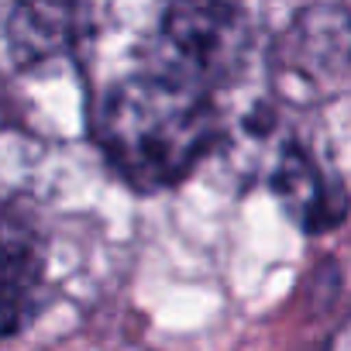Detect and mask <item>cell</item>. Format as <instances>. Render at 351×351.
I'll list each match as a JSON object with an SVG mask.
<instances>
[{
  "label": "cell",
  "mask_w": 351,
  "mask_h": 351,
  "mask_svg": "<svg viewBox=\"0 0 351 351\" xmlns=\"http://www.w3.org/2000/svg\"><path fill=\"white\" fill-rule=\"evenodd\" d=\"M279 59L300 80L341 76L351 66V14L341 4H310L289 25Z\"/></svg>",
  "instance_id": "obj_4"
},
{
  "label": "cell",
  "mask_w": 351,
  "mask_h": 351,
  "mask_svg": "<svg viewBox=\"0 0 351 351\" xmlns=\"http://www.w3.org/2000/svg\"><path fill=\"white\" fill-rule=\"evenodd\" d=\"M42 252L21 217L0 207V337L18 334L38 300Z\"/></svg>",
  "instance_id": "obj_6"
},
{
  "label": "cell",
  "mask_w": 351,
  "mask_h": 351,
  "mask_svg": "<svg viewBox=\"0 0 351 351\" xmlns=\"http://www.w3.org/2000/svg\"><path fill=\"white\" fill-rule=\"evenodd\" d=\"M162 35L204 80L231 76L248 52V25L231 0H172Z\"/></svg>",
  "instance_id": "obj_2"
},
{
  "label": "cell",
  "mask_w": 351,
  "mask_h": 351,
  "mask_svg": "<svg viewBox=\"0 0 351 351\" xmlns=\"http://www.w3.org/2000/svg\"><path fill=\"white\" fill-rule=\"evenodd\" d=\"M76 0H18L8 14V52L18 69H38L76 45Z\"/></svg>",
  "instance_id": "obj_5"
},
{
  "label": "cell",
  "mask_w": 351,
  "mask_h": 351,
  "mask_svg": "<svg viewBox=\"0 0 351 351\" xmlns=\"http://www.w3.org/2000/svg\"><path fill=\"white\" fill-rule=\"evenodd\" d=\"M97 141L128 186L169 190L214 145V107L193 80L128 76L100 104Z\"/></svg>",
  "instance_id": "obj_1"
},
{
  "label": "cell",
  "mask_w": 351,
  "mask_h": 351,
  "mask_svg": "<svg viewBox=\"0 0 351 351\" xmlns=\"http://www.w3.org/2000/svg\"><path fill=\"white\" fill-rule=\"evenodd\" d=\"M269 186L286 217L306 234H324L337 228L351 204L337 176L296 141L282 145L269 172Z\"/></svg>",
  "instance_id": "obj_3"
}]
</instances>
